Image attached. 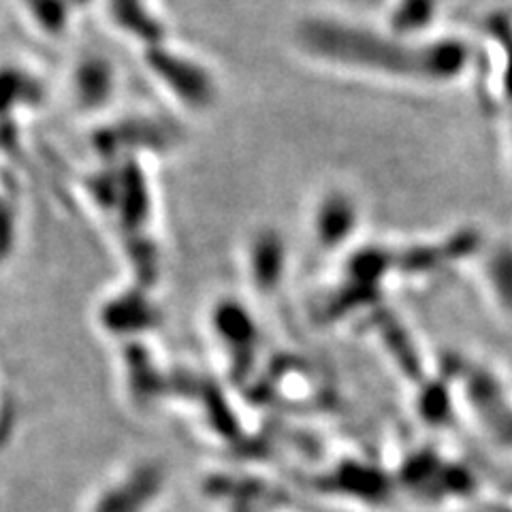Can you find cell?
<instances>
[{"mask_svg": "<svg viewBox=\"0 0 512 512\" xmlns=\"http://www.w3.org/2000/svg\"><path fill=\"white\" fill-rule=\"evenodd\" d=\"M301 43L314 56L359 67L357 71H372L382 75H406L444 82L463 71L466 50L461 43L440 41L423 47H406L391 37L363 26L320 20L308 22L301 28Z\"/></svg>", "mask_w": 512, "mask_h": 512, "instance_id": "cell-1", "label": "cell"}, {"mask_svg": "<svg viewBox=\"0 0 512 512\" xmlns=\"http://www.w3.org/2000/svg\"><path fill=\"white\" fill-rule=\"evenodd\" d=\"M148 62L152 73H156L160 82L175 94V99L182 101V105L190 109H207L216 99V84L212 75L192 58L156 47L150 52Z\"/></svg>", "mask_w": 512, "mask_h": 512, "instance_id": "cell-2", "label": "cell"}, {"mask_svg": "<svg viewBox=\"0 0 512 512\" xmlns=\"http://www.w3.org/2000/svg\"><path fill=\"white\" fill-rule=\"evenodd\" d=\"M248 267L250 278L259 291H271L282 280L284 271V246L282 239L271 233H259L252 239V246L248 250Z\"/></svg>", "mask_w": 512, "mask_h": 512, "instance_id": "cell-3", "label": "cell"}, {"mask_svg": "<svg viewBox=\"0 0 512 512\" xmlns=\"http://www.w3.org/2000/svg\"><path fill=\"white\" fill-rule=\"evenodd\" d=\"M357 207L346 195H327L316 214V235L323 246H340L355 229Z\"/></svg>", "mask_w": 512, "mask_h": 512, "instance_id": "cell-4", "label": "cell"}, {"mask_svg": "<svg viewBox=\"0 0 512 512\" xmlns=\"http://www.w3.org/2000/svg\"><path fill=\"white\" fill-rule=\"evenodd\" d=\"M114 92V71L105 58H84L77 64L75 96L84 109L103 107Z\"/></svg>", "mask_w": 512, "mask_h": 512, "instance_id": "cell-5", "label": "cell"}, {"mask_svg": "<svg viewBox=\"0 0 512 512\" xmlns=\"http://www.w3.org/2000/svg\"><path fill=\"white\" fill-rule=\"evenodd\" d=\"M442 0H395L391 7L395 37H404L406 32H419L434 22Z\"/></svg>", "mask_w": 512, "mask_h": 512, "instance_id": "cell-6", "label": "cell"}]
</instances>
